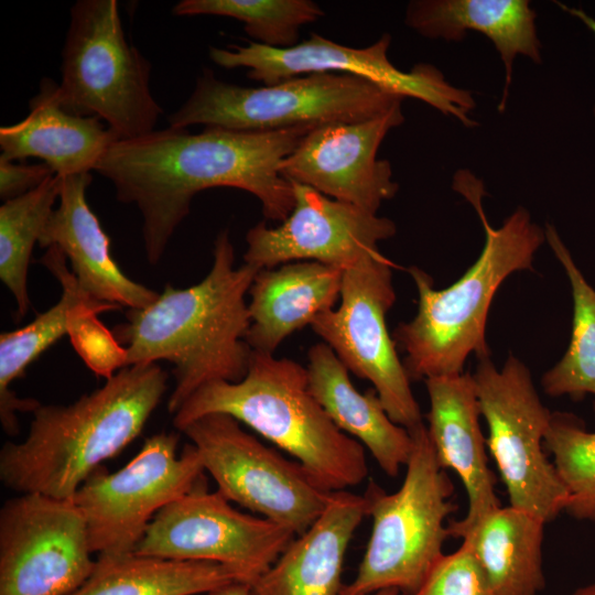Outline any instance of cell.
<instances>
[{
	"instance_id": "obj_2",
	"label": "cell",
	"mask_w": 595,
	"mask_h": 595,
	"mask_svg": "<svg viewBox=\"0 0 595 595\" xmlns=\"http://www.w3.org/2000/svg\"><path fill=\"white\" fill-rule=\"evenodd\" d=\"M259 270L246 262L235 267L228 230H221L213 266L201 282L184 289L166 284L150 305L129 309L127 322L112 331L126 347L127 366L158 360L174 366L170 413L207 383L238 382L246 376L252 355L246 342V294Z\"/></svg>"
},
{
	"instance_id": "obj_13",
	"label": "cell",
	"mask_w": 595,
	"mask_h": 595,
	"mask_svg": "<svg viewBox=\"0 0 595 595\" xmlns=\"http://www.w3.org/2000/svg\"><path fill=\"white\" fill-rule=\"evenodd\" d=\"M295 537L269 519L235 509L220 491H209L204 480L154 516L133 553L215 562L251 585Z\"/></svg>"
},
{
	"instance_id": "obj_22",
	"label": "cell",
	"mask_w": 595,
	"mask_h": 595,
	"mask_svg": "<svg viewBox=\"0 0 595 595\" xmlns=\"http://www.w3.org/2000/svg\"><path fill=\"white\" fill-rule=\"evenodd\" d=\"M344 270L316 261H294L257 273L250 290V327L246 342L253 351L274 354L291 334L334 309Z\"/></svg>"
},
{
	"instance_id": "obj_18",
	"label": "cell",
	"mask_w": 595,
	"mask_h": 595,
	"mask_svg": "<svg viewBox=\"0 0 595 595\" xmlns=\"http://www.w3.org/2000/svg\"><path fill=\"white\" fill-rule=\"evenodd\" d=\"M430 409L428 434L440 466L461 478L468 499L466 516L452 522L450 537L462 538L485 515L500 507L488 466L482 415L473 375L463 372L425 380Z\"/></svg>"
},
{
	"instance_id": "obj_33",
	"label": "cell",
	"mask_w": 595,
	"mask_h": 595,
	"mask_svg": "<svg viewBox=\"0 0 595 595\" xmlns=\"http://www.w3.org/2000/svg\"><path fill=\"white\" fill-rule=\"evenodd\" d=\"M414 595H495L467 540L453 553L442 554Z\"/></svg>"
},
{
	"instance_id": "obj_24",
	"label": "cell",
	"mask_w": 595,
	"mask_h": 595,
	"mask_svg": "<svg viewBox=\"0 0 595 595\" xmlns=\"http://www.w3.org/2000/svg\"><path fill=\"white\" fill-rule=\"evenodd\" d=\"M536 12L527 0H413L405 24L428 39L462 41L468 31L486 35L505 66V87L499 111L505 109L518 54L541 63Z\"/></svg>"
},
{
	"instance_id": "obj_23",
	"label": "cell",
	"mask_w": 595,
	"mask_h": 595,
	"mask_svg": "<svg viewBox=\"0 0 595 595\" xmlns=\"http://www.w3.org/2000/svg\"><path fill=\"white\" fill-rule=\"evenodd\" d=\"M309 387L334 424L369 451L379 467L396 477L411 455L413 440L388 415L375 389L359 392L335 353L317 343L307 353Z\"/></svg>"
},
{
	"instance_id": "obj_27",
	"label": "cell",
	"mask_w": 595,
	"mask_h": 595,
	"mask_svg": "<svg viewBox=\"0 0 595 595\" xmlns=\"http://www.w3.org/2000/svg\"><path fill=\"white\" fill-rule=\"evenodd\" d=\"M237 581L228 567L136 553L98 555L94 571L71 595H195Z\"/></svg>"
},
{
	"instance_id": "obj_14",
	"label": "cell",
	"mask_w": 595,
	"mask_h": 595,
	"mask_svg": "<svg viewBox=\"0 0 595 595\" xmlns=\"http://www.w3.org/2000/svg\"><path fill=\"white\" fill-rule=\"evenodd\" d=\"M389 34L374 44L357 48L338 44L312 33L288 48H273L252 41L246 45L210 47L209 58L220 67L248 69L247 77L273 85L310 73L335 72L370 80L397 95L420 99L466 127H475L469 117L475 100L467 90L448 84L442 73L429 64L403 72L394 66L388 50Z\"/></svg>"
},
{
	"instance_id": "obj_29",
	"label": "cell",
	"mask_w": 595,
	"mask_h": 595,
	"mask_svg": "<svg viewBox=\"0 0 595 595\" xmlns=\"http://www.w3.org/2000/svg\"><path fill=\"white\" fill-rule=\"evenodd\" d=\"M60 191L61 176L55 174L0 207V279L13 296L20 316L31 305L28 270L32 250L54 210Z\"/></svg>"
},
{
	"instance_id": "obj_7",
	"label": "cell",
	"mask_w": 595,
	"mask_h": 595,
	"mask_svg": "<svg viewBox=\"0 0 595 595\" xmlns=\"http://www.w3.org/2000/svg\"><path fill=\"white\" fill-rule=\"evenodd\" d=\"M402 100V96L370 80L343 73H310L273 85L246 87L223 82L205 68L188 99L167 122L174 129L203 125L273 131L363 121Z\"/></svg>"
},
{
	"instance_id": "obj_9",
	"label": "cell",
	"mask_w": 595,
	"mask_h": 595,
	"mask_svg": "<svg viewBox=\"0 0 595 595\" xmlns=\"http://www.w3.org/2000/svg\"><path fill=\"white\" fill-rule=\"evenodd\" d=\"M486 444L506 486L510 506L545 522L569 505V493L544 451L552 412L542 403L529 368L509 354L501 369L490 356L473 374Z\"/></svg>"
},
{
	"instance_id": "obj_30",
	"label": "cell",
	"mask_w": 595,
	"mask_h": 595,
	"mask_svg": "<svg viewBox=\"0 0 595 595\" xmlns=\"http://www.w3.org/2000/svg\"><path fill=\"white\" fill-rule=\"evenodd\" d=\"M174 15H219L244 23L252 42L288 48L300 43V30L324 15L311 0H182L172 9Z\"/></svg>"
},
{
	"instance_id": "obj_8",
	"label": "cell",
	"mask_w": 595,
	"mask_h": 595,
	"mask_svg": "<svg viewBox=\"0 0 595 595\" xmlns=\"http://www.w3.org/2000/svg\"><path fill=\"white\" fill-rule=\"evenodd\" d=\"M62 106L101 119L119 140L155 130L163 110L150 90L151 64L126 39L116 0H78L62 51Z\"/></svg>"
},
{
	"instance_id": "obj_35",
	"label": "cell",
	"mask_w": 595,
	"mask_h": 595,
	"mask_svg": "<svg viewBox=\"0 0 595 595\" xmlns=\"http://www.w3.org/2000/svg\"><path fill=\"white\" fill-rule=\"evenodd\" d=\"M555 3L561 10L580 20L588 30H591L595 34V19L591 17L587 12H585L581 8L569 7L567 4L558 1ZM593 113L595 118V107L593 109Z\"/></svg>"
},
{
	"instance_id": "obj_38",
	"label": "cell",
	"mask_w": 595,
	"mask_h": 595,
	"mask_svg": "<svg viewBox=\"0 0 595 595\" xmlns=\"http://www.w3.org/2000/svg\"><path fill=\"white\" fill-rule=\"evenodd\" d=\"M369 595H404L397 589H381Z\"/></svg>"
},
{
	"instance_id": "obj_34",
	"label": "cell",
	"mask_w": 595,
	"mask_h": 595,
	"mask_svg": "<svg viewBox=\"0 0 595 595\" xmlns=\"http://www.w3.org/2000/svg\"><path fill=\"white\" fill-rule=\"evenodd\" d=\"M55 175L46 164L14 163L0 158V197L4 202L19 197Z\"/></svg>"
},
{
	"instance_id": "obj_25",
	"label": "cell",
	"mask_w": 595,
	"mask_h": 595,
	"mask_svg": "<svg viewBox=\"0 0 595 595\" xmlns=\"http://www.w3.org/2000/svg\"><path fill=\"white\" fill-rule=\"evenodd\" d=\"M545 523L523 509L498 507L462 537L473 547L495 595H538L544 588Z\"/></svg>"
},
{
	"instance_id": "obj_17",
	"label": "cell",
	"mask_w": 595,
	"mask_h": 595,
	"mask_svg": "<svg viewBox=\"0 0 595 595\" xmlns=\"http://www.w3.org/2000/svg\"><path fill=\"white\" fill-rule=\"evenodd\" d=\"M404 121L401 104L374 118L316 126L282 162L280 173L333 199L377 214L399 185L377 158L388 132Z\"/></svg>"
},
{
	"instance_id": "obj_36",
	"label": "cell",
	"mask_w": 595,
	"mask_h": 595,
	"mask_svg": "<svg viewBox=\"0 0 595 595\" xmlns=\"http://www.w3.org/2000/svg\"><path fill=\"white\" fill-rule=\"evenodd\" d=\"M207 595H251V593L249 584L234 581L210 591Z\"/></svg>"
},
{
	"instance_id": "obj_10",
	"label": "cell",
	"mask_w": 595,
	"mask_h": 595,
	"mask_svg": "<svg viewBox=\"0 0 595 595\" xmlns=\"http://www.w3.org/2000/svg\"><path fill=\"white\" fill-rule=\"evenodd\" d=\"M181 432L191 440L218 491L295 536L317 520L331 499L333 491L302 464L260 442L228 414L204 415Z\"/></svg>"
},
{
	"instance_id": "obj_37",
	"label": "cell",
	"mask_w": 595,
	"mask_h": 595,
	"mask_svg": "<svg viewBox=\"0 0 595 595\" xmlns=\"http://www.w3.org/2000/svg\"><path fill=\"white\" fill-rule=\"evenodd\" d=\"M571 595H595V583L575 589Z\"/></svg>"
},
{
	"instance_id": "obj_26",
	"label": "cell",
	"mask_w": 595,
	"mask_h": 595,
	"mask_svg": "<svg viewBox=\"0 0 595 595\" xmlns=\"http://www.w3.org/2000/svg\"><path fill=\"white\" fill-rule=\"evenodd\" d=\"M66 260L57 247L47 248L40 262L61 283V299L28 325L0 335V421L9 435L19 432L17 413L33 412L40 404L32 398L17 397L10 385L23 376L29 365L42 353L68 334L74 311L94 299L78 285L75 275L66 267Z\"/></svg>"
},
{
	"instance_id": "obj_11",
	"label": "cell",
	"mask_w": 595,
	"mask_h": 595,
	"mask_svg": "<svg viewBox=\"0 0 595 595\" xmlns=\"http://www.w3.org/2000/svg\"><path fill=\"white\" fill-rule=\"evenodd\" d=\"M178 435L160 432L145 440L122 468H97L73 501L83 515L93 552L118 556L133 553L154 516L205 480L196 448L177 455Z\"/></svg>"
},
{
	"instance_id": "obj_16",
	"label": "cell",
	"mask_w": 595,
	"mask_h": 595,
	"mask_svg": "<svg viewBox=\"0 0 595 595\" xmlns=\"http://www.w3.org/2000/svg\"><path fill=\"white\" fill-rule=\"evenodd\" d=\"M292 185L294 206L289 216L277 227L261 221L248 230L246 263L261 270L316 261L346 270L379 251V242L397 232L396 224L387 217L333 199L306 185Z\"/></svg>"
},
{
	"instance_id": "obj_28",
	"label": "cell",
	"mask_w": 595,
	"mask_h": 595,
	"mask_svg": "<svg viewBox=\"0 0 595 595\" xmlns=\"http://www.w3.org/2000/svg\"><path fill=\"white\" fill-rule=\"evenodd\" d=\"M545 239L563 267L573 300L570 344L562 358L542 377L544 392L551 397H595V289L576 266L556 229L548 224Z\"/></svg>"
},
{
	"instance_id": "obj_1",
	"label": "cell",
	"mask_w": 595,
	"mask_h": 595,
	"mask_svg": "<svg viewBox=\"0 0 595 595\" xmlns=\"http://www.w3.org/2000/svg\"><path fill=\"white\" fill-rule=\"evenodd\" d=\"M314 127L273 131L205 127L201 133L167 127L117 140L94 171L113 184L119 202L137 205L145 257L156 264L202 191H246L258 198L267 219L283 221L293 209L294 191L280 166Z\"/></svg>"
},
{
	"instance_id": "obj_20",
	"label": "cell",
	"mask_w": 595,
	"mask_h": 595,
	"mask_svg": "<svg viewBox=\"0 0 595 595\" xmlns=\"http://www.w3.org/2000/svg\"><path fill=\"white\" fill-rule=\"evenodd\" d=\"M365 516L364 495L333 491L317 520L250 585L251 595H339L346 551Z\"/></svg>"
},
{
	"instance_id": "obj_6",
	"label": "cell",
	"mask_w": 595,
	"mask_h": 595,
	"mask_svg": "<svg viewBox=\"0 0 595 595\" xmlns=\"http://www.w3.org/2000/svg\"><path fill=\"white\" fill-rule=\"evenodd\" d=\"M413 446L400 488L391 494L370 480L364 497L370 538L354 580L339 595L397 589L414 595L443 554L445 519L456 506L453 484L440 466L424 423L409 430Z\"/></svg>"
},
{
	"instance_id": "obj_5",
	"label": "cell",
	"mask_w": 595,
	"mask_h": 595,
	"mask_svg": "<svg viewBox=\"0 0 595 595\" xmlns=\"http://www.w3.org/2000/svg\"><path fill=\"white\" fill-rule=\"evenodd\" d=\"M223 413L246 424L302 464L329 491L347 490L368 475L365 447L342 432L312 394L306 367L253 351L238 382L199 388L173 414V425Z\"/></svg>"
},
{
	"instance_id": "obj_19",
	"label": "cell",
	"mask_w": 595,
	"mask_h": 595,
	"mask_svg": "<svg viewBox=\"0 0 595 595\" xmlns=\"http://www.w3.org/2000/svg\"><path fill=\"white\" fill-rule=\"evenodd\" d=\"M90 173L61 176L58 206L46 221L39 246L65 255L78 285L91 298L119 307L143 309L158 292L127 277L112 258L110 239L90 209Z\"/></svg>"
},
{
	"instance_id": "obj_21",
	"label": "cell",
	"mask_w": 595,
	"mask_h": 595,
	"mask_svg": "<svg viewBox=\"0 0 595 595\" xmlns=\"http://www.w3.org/2000/svg\"><path fill=\"white\" fill-rule=\"evenodd\" d=\"M29 110L23 120L0 128L1 159L39 158L60 176L90 173L119 140L98 117L66 110L51 78L41 80Z\"/></svg>"
},
{
	"instance_id": "obj_12",
	"label": "cell",
	"mask_w": 595,
	"mask_h": 595,
	"mask_svg": "<svg viewBox=\"0 0 595 595\" xmlns=\"http://www.w3.org/2000/svg\"><path fill=\"white\" fill-rule=\"evenodd\" d=\"M392 267L379 250L344 270L339 305L316 316L311 327L348 371L372 385L390 419L411 430L423 421L387 327L396 301Z\"/></svg>"
},
{
	"instance_id": "obj_31",
	"label": "cell",
	"mask_w": 595,
	"mask_h": 595,
	"mask_svg": "<svg viewBox=\"0 0 595 595\" xmlns=\"http://www.w3.org/2000/svg\"><path fill=\"white\" fill-rule=\"evenodd\" d=\"M544 446L569 493L565 509L581 520L595 521V432L586 431L571 414H551Z\"/></svg>"
},
{
	"instance_id": "obj_15",
	"label": "cell",
	"mask_w": 595,
	"mask_h": 595,
	"mask_svg": "<svg viewBox=\"0 0 595 595\" xmlns=\"http://www.w3.org/2000/svg\"><path fill=\"white\" fill-rule=\"evenodd\" d=\"M85 519L73 499L20 494L0 510V595H71L90 576Z\"/></svg>"
},
{
	"instance_id": "obj_4",
	"label": "cell",
	"mask_w": 595,
	"mask_h": 595,
	"mask_svg": "<svg viewBox=\"0 0 595 595\" xmlns=\"http://www.w3.org/2000/svg\"><path fill=\"white\" fill-rule=\"evenodd\" d=\"M166 388L158 363L137 364L71 404H40L25 439L0 451L2 484L19 494L73 499L104 461L142 432Z\"/></svg>"
},
{
	"instance_id": "obj_32",
	"label": "cell",
	"mask_w": 595,
	"mask_h": 595,
	"mask_svg": "<svg viewBox=\"0 0 595 595\" xmlns=\"http://www.w3.org/2000/svg\"><path fill=\"white\" fill-rule=\"evenodd\" d=\"M118 309L115 304L91 299L74 311L67 334L87 367L106 380L127 367V350L97 316Z\"/></svg>"
},
{
	"instance_id": "obj_3",
	"label": "cell",
	"mask_w": 595,
	"mask_h": 595,
	"mask_svg": "<svg viewBox=\"0 0 595 595\" xmlns=\"http://www.w3.org/2000/svg\"><path fill=\"white\" fill-rule=\"evenodd\" d=\"M453 188L477 212L485 244L475 263L443 290H435L433 279L422 269L408 268L418 291V311L397 326L392 338L404 355L402 363L411 381L461 375L469 355L489 356L486 323L494 296L510 274L532 269L533 257L545 240L544 231L522 206L500 227H491L482 203L483 182L470 171L458 170Z\"/></svg>"
}]
</instances>
